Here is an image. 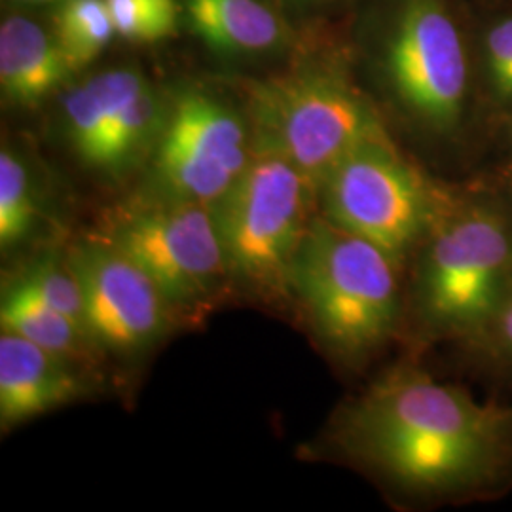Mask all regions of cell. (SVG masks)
Listing matches in <instances>:
<instances>
[{
  "label": "cell",
  "mask_w": 512,
  "mask_h": 512,
  "mask_svg": "<svg viewBox=\"0 0 512 512\" xmlns=\"http://www.w3.org/2000/svg\"><path fill=\"white\" fill-rule=\"evenodd\" d=\"M330 446L416 507H469L512 494V395L478 401L408 355L334 416Z\"/></svg>",
  "instance_id": "1"
},
{
  "label": "cell",
  "mask_w": 512,
  "mask_h": 512,
  "mask_svg": "<svg viewBox=\"0 0 512 512\" xmlns=\"http://www.w3.org/2000/svg\"><path fill=\"white\" fill-rule=\"evenodd\" d=\"M346 29L389 133L442 179L484 173L494 137L478 95L469 2L363 0Z\"/></svg>",
  "instance_id": "2"
},
{
  "label": "cell",
  "mask_w": 512,
  "mask_h": 512,
  "mask_svg": "<svg viewBox=\"0 0 512 512\" xmlns=\"http://www.w3.org/2000/svg\"><path fill=\"white\" fill-rule=\"evenodd\" d=\"M511 274V190L492 171L450 181L404 268L403 338L412 353L467 340Z\"/></svg>",
  "instance_id": "3"
},
{
  "label": "cell",
  "mask_w": 512,
  "mask_h": 512,
  "mask_svg": "<svg viewBox=\"0 0 512 512\" xmlns=\"http://www.w3.org/2000/svg\"><path fill=\"white\" fill-rule=\"evenodd\" d=\"M255 150L283 156L317 186L368 137L389 131L366 92L346 21L310 27L289 63L243 84Z\"/></svg>",
  "instance_id": "4"
},
{
  "label": "cell",
  "mask_w": 512,
  "mask_h": 512,
  "mask_svg": "<svg viewBox=\"0 0 512 512\" xmlns=\"http://www.w3.org/2000/svg\"><path fill=\"white\" fill-rule=\"evenodd\" d=\"M291 293L323 348L348 368L368 365L403 338V270L319 213L294 258Z\"/></svg>",
  "instance_id": "5"
},
{
  "label": "cell",
  "mask_w": 512,
  "mask_h": 512,
  "mask_svg": "<svg viewBox=\"0 0 512 512\" xmlns=\"http://www.w3.org/2000/svg\"><path fill=\"white\" fill-rule=\"evenodd\" d=\"M448 184L385 131L359 143L325 175L317 213L382 249L404 274Z\"/></svg>",
  "instance_id": "6"
},
{
  "label": "cell",
  "mask_w": 512,
  "mask_h": 512,
  "mask_svg": "<svg viewBox=\"0 0 512 512\" xmlns=\"http://www.w3.org/2000/svg\"><path fill=\"white\" fill-rule=\"evenodd\" d=\"M211 207L230 279L264 298L289 296L294 258L317 213L306 175L279 154L255 150Z\"/></svg>",
  "instance_id": "7"
},
{
  "label": "cell",
  "mask_w": 512,
  "mask_h": 512,
  "mask_svg": "<svg viewBox=\"0 0 512 512\" xmlns=\"http://www.w3.org/2000/svg\"><path fill=\"white\" fill-rule=\"evenodd\" d=\"M93 238L131 260L171 310L203 308L230 279L211 205L141 194L109 211Z\"/></svg>",
  "instance_id": "8"
},
{
  "label": "cell",
  "mask_w": 512,
  "mask_h": 512,
  "mask_svg": "<svg viewBox=\"0 0 512 512\" xmlns=\"http://www.w3.org/2000/svg\"><path fill=\"white\" fill-rule=\"evenodd\" d=\"M255 156L247 112L220 93L188 84L169 93L164 128L148 158L145 194L213 205Z\"/></svg>",
  "instance_id": "9"
},
{
  "label": "cell",
  "mask_w": 512,
  "mask_h": 512,
  "mask_svg": "<svg viewBox=\"0 0 512 512\" xmlns=\"http://www.w3.org/2000/svg\"><path fill=\"white\" fill-rule=\"evenodd\" d=\"M86 311L88 332L116 353L156 344L171 321V306L131 260L97 238L76 243L69 258Z\"/></svg>",
  "instance_id": "10"
},
{
  "label": "cell",
  "mask_w": 512,
  "mask_h": 512,
  "mask_svg": "<svg viewBox=\"0 0 512 512\" xmlns=\"http://www.w3.org/2000/svg\"><path fill=\"white\" fill-rule=\"evenodd\" d=\"M183 21L194 37L222 57H289L306 31L272 0H181Z\"/></svg>",
  "instance_id": "11"
},
{
  "label": "cell",
  "mask_w": 512,
  "mask_h": 512,
  "mask_svg": "<svg viewBox=\"0 0 512 512\" xmlns=\"http://www.w3.org/2000/svg\"><path fill=\"white\" fill-rule=\"evenodd\" d=\"M86 391L69 357L40 348L12 332L0 336V425L4 431L33 420Z\"/></svg>",
  "instance_id": "12"
},
{
  "label": "cell",
  "mask_w": 512,
  "mask_h": 512,
  "mask_svg": "<svg viewBox=\"0 0 512 512\" xmlns=\"http://www.w3.org/2000/svg\"><path fill=\"white\" fill-rule=\"evenodd\" d=\"M74 74L52 29L23 14L2 19L0 90L4 103L35 109L67 88Z\"/></svg>",
  "instance_id": "13"
},
{
  "label": "cell",
  "mask_w": 512,
  "mask_h": 512,
  "mask_svg": "<svg viewBox=\"0 0 512 512\" xmlns=\"http://www.w3.org/2000/svg\"><path fill=\"white\" fill-rule=\"evenodd\" d=\"M139 67H110L73 84L61 99V126L78 160L95 165L118 112L147 84Z\"/></svg>",
  "instance_id": "14"
},
{
  "label": "cell",
  "mask_w": 512,
  "mask_h": 512,
  "mask_svg": "<svg viewBox=\"0 0 512 512\" xmlns=\"http://www.w3.org/2000/svg\"><path fill=\"white\" fill-rule=\"evenodd\" d=\"M469 6L478 95L495 148L512 128V2Z\"/></svg>",
  "instance_id": "15"
},
{
  "label": "cell",
  "mask_w": 512,
  "mask_h": 512,
  "mask_svg": "<svg viewBox=\"0 0 512 512\" xmlns=\"http://www.w3.org/2000/svg\"><path fill=\"white\" fill-rule=\"evenodd\" d=\"M167 105L169 93L148 80L118 112L93 169L110 179H122L148 162L164 128Z\"/></svg>",
  "instance_id": "16"
},
{
  "label": "cell",
  "mask_w": 512,
  "mask_h": 512,
  "mask_svg": "<svg viewBox=\"0 0 512 512\" xmlns=\"http://www.w3.org/2000/svg\"><path fill=\"white\" fill-rule=\"evenodd\" d=\"M463 376L512 395V274L484 323L463 342L448 348Z\"/></svg>",
  "instance_id": "17"
},
{
  "label": "cell",
  "mask_w": 512,
  "mask_h": 512,
  "mask_svg": "<svg viewBox=\"0 0 512 512\" xmlns=\"http://www.w3.org/2000/svg\"><path fill=\"white\" fill-rule=\"evenodd\" d=\"M0 323L2 330L63 357H73L82 351L86 340H92L73 319L54 310L19 281L2 296Z\"/></svg>",
  "instance_id": "18"
},
{
  "label": "cell",
  "mask_w": 512,
  "mask_h": 512,
  "mask_svg": "<svg viewBox=\"0 0 512 512\" xmlns=\"http://www.w3.org/2000/svg\"><path fill=\"white\" fill-rule=\"evenodd\" d=\"M52 31L76 73L99 59L116 37L105 0H63L57 4Z\"/></svg>",
  "instance_id": "19"
},
{
  "label": "cell",
  "mask_w": 512,
  "mask_h": 512,
  "mask_svg": "<svg viewBox=\"0 0 512 512\" xmlns=\"http://www.w3.org/2000/svg\"><path fill=\"white\" fill-rule=\"evenodd\" d=\"M40 213L37 183L27 160L12 147L0 152V245L4 251L27 238Z\"/></svg>",
  "instance_id": "20"
},
{
  "label": "cell",
  "mask_w": 512,
  "mask_h": 512,
  "mask_svg": "<svg viewBox=\"0 0 512 512\" xmlns=\"http://www.w3.org/2000/svg\"><path fill=\"white\" fill-rule=\"evenodd\" d=\"M116 37L137 44L173 38L183 21L181 0H105Z\"/></svg>",
  "instance_id": "21"
},
{
  "label": "cell",
  "mask_w": 512,
  "mask_h": 512,
  "mask_svg": "<svg viewBox=\"0 0 512 512\" xmlns=\"http://www.w3.org/2000/svg\"><path fill=\"white\" fill-rule=\"evenodd\" d=\"M19 283L88 332L84 298L69 262H59L55 256L42 258L21 275Z\"/></svg>",
  "instance_id": "22"
},
{
  "label": "cell",
  "mask_w": 512,
  "mask_h": 512,
  "mask_svg": "<svg viewBox=\"0 0 512 512\" xmlns=\"http://www.w3.org/2000/svg\"><path fill=\"white\" fill-rule=\"evenodd\" d=\"M300 27H321L348 21L363 0H272Z\"/></svg>",
  "instance_id": "23"
},
{
  "label": "cell",
  "mask_w": 512,
  "mask_h": 512,
  "mask_svg": "<svg viewBox=\"0 0 512 512\" xmlns=\"http://www.w3.org/2000/svg\"><path fill=\"white\" fill-rule=\"evenodd\" d=\"M486 171L495 173L512 192V128L497 139L492 162Z\"/></svg>",
  "instance_id": "24"
},
{
  "label": "cell",
  "mask_w": 512,
  "mask_h": 512,
  "mask_svg": "<svg viewBox=\"0 0 512 512\" xmlns=\"http://www.w3.org/2000/svg\"><path fill=\"white\" fill-rule=\"evenodd\" d=\"M12 2L19 6H46V4H59L63 0H12Z\"/></svg>",
  "instance_id": "25"
},
{
  "label": "cell",
  "mask_w": 512,
  "mask_h": 512,
  "mask_svg": "<svg viewBox=\"0 0 512 512\" xmlns=\"http://www.w3.org/2000/svg\"><path fill=\"white\" fill-rule=\"evenodd\" d=\"M469 4L475 6H494V4H505V2H512V0H467Z\"/></svg>",
  "instance_id": "26"
}]
</instances>
